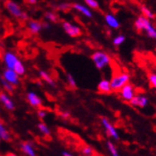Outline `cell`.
Here are the masks:
<instances>
[{"mask_svg": "<svg viewBox=\"0 0 156 156\" xmlns=\"http://www.w3.org/2000/svg\"><path fill=\"white\" fill-rule=\"evenodd\" d=\"M150 20L151 19H148L147 17L142 15L135 19L134 27L138 32L144 31L148 37H151L152 39H156V29Z\"/></svg>", "mask_w": 156, "mask_h": 156, "instance_id": "1", "label": "cell"}, {"mask_svg": "<svg viewBox=\"0 0 156 156\" xmlns=\"http://www.w3.org/2000/svg\"><path fill=\"white\" fill-rule=\"evenodd\" d=\"M91 59L94 62L95 67L98 70H103L110 64L111 58L107 53L104 51H96L92 54Z\"/></svg>", "mask_w": 156, "mask_h": 156, "instance_id": "2", "label": "cell"}, {"mask_svg": "<svg viewBox=\"0 0 156 156\" xmlns=\"http://www.w3.org/2000/svg\"><path fill=\"white\" fill-rule=\"evenodd\" d=\"M129 80H130V75L128 73L121 72L116 74V75H114L110 80V83L113 91L119 92V90L122 87L129 83Z\"/></svg>", "mask_w": 156, "mask_h": 156, "instance_id": "3", "label": "cell"}, {"mask_svg": "<svg viewBox=\"0 0 156 156\" xmlns=\"http://www.w3.org/2000/svg\"><path fill=\"white\" fill-rule=\"evenodd\" d=\"M5 7L11 15L16 18L26 19L27 16H28L27 13L22 10L21 7H20L16 2L12 1V0H7L5 2Z\"/></svg>", "mask_w": 156, "mask_h": 156, "instance_id": "4", "label": "cell"}, {"mask_svg": "<svg viewBox=\"0 0 156 156\" xmlns=\"http://www.w3.org/2000/svg\"><path fill=\"white\" fill-rule=\"evenodd\" d=\"M101 125H103V126L105 127V132L108 136L112 139H114V140H119V133L116 129V127L112 125V123L109 120L105 117H101Z\"/></svg>", "mask_w": 156, "mask_h": 156, "instance_id": "5", "label": "cell"}, {"mask_svg": "<svg viewBox=\"0 0 156 156\" xmlns=\"http://www.w3.org/2000/svg\"><path fill=\"white\" fill-rule=\"evenodd\" d=\"M119 93H120L121 98L123 99L125 101H127V103H129V101H131V99L135 96V95H136L135 94V88L130 83H126V85H124L123 87H122L119 90Z\"/></svg>", "mask_w": 156, "mask_h": 156, "instance_id": "6", "label": "cell"}, {"mask_svg": "<svg viewBox=\"0 0 156 156\" xmlns=\"http://www.w3.org/2000/svg\"><path fill=\"white\" fill-rule=\"evenodd\" d=\"M62 29L71 37H78L81 35V29L80 27L69 21H64L62 23Z\"/></svg>", "mask_w": 156, "mask_h": 156, "instance_id": "7", "label": "cell"}, {"mask_svg": "<svg viewBox=\"0 0 156 156\" xmlns=\"http://www.w3.org/2000/svg\"><path fill=\"white\" fill-rule=\"evenodd\" d=\"M20 76L18 74L13 70V69H11V68H6L4 71H3V74H2V79H4L5 80H7L8 83H12V85H18L19 83H20Z\"/></svg>", "mask_w": 156, "mask_h": 156, "instance_id": "8", "label": "cell"}, {"mask_svg": "<svg viewBox=\"0 0 156 156\" xmlns=\"http://www.w3.org/2000/svg\"><path fill=\"white\" fill-rule=\"evenodd\" d=\"M3 62H4L6 68L13 69L15 68V66L16 65V63L19 62V58L13 52L7 51L4 53V55H3Z\"/></svg>", "mask_w": 156, "mask_h": 156, "instance_id": "9", "label": "cell"}, {"mask_svg": "<svg viewBox=\"0 0 156 156\" xmlns=\"http://www.w3.org/2000/svg\"><path fill=\"white\" fill-rule=\"evenodd\" d=\"M129 104L134 107L145 108L148 105V99L145 95H135L129 101Z\"/></svg>", "mask_w": 156, "mask_h": 156, "instance_id": "10", "label": "cell"}, {"mask_svg": "<svg viewBox=\"0 0 156 156\" xmlns=\"http://www.w3.org/2000/svg\"><path fill=\"white\" fill-rule=\"evenodd\" d=\"M26 99L29 105H32L33 107H40L42 105V99L34 91H30L27 93Z\"/></svg>", "mask_w": 156, "mask_h": 156, "instance_id": "11", "label": "cell"}, {"mask_svg": "<svg viewBox=\"0 0 156 156\" xmlns=\"http://www.w3.org/2000/svg\"><path fill=\"white\" fill-rule=\"evenodd\" d=\"M0 103H1L6 109L8 110H13L16 107V105L13 103V101L11 99V97L8 94H6L4 92H0Z\"/></svg>", "mask_w": 156, "mask_h": 156, "instance_id": "12", "label": "cell"}, {"mask_svg": "<svg viewBox=\"0 0 156 156\" xmlns=\"http://www.w3.org/2000/svg\"><path fill=\"white\" fill-rule=\"evenodd\" d=\"M72 8L74 10H76L77 12H79L80 13H81L83 16H84L85 17L91 18L93 16V12L88 6H85V5L80 4V3H75V4L72 5Z\"/></svg>", "mask_w": 156, "mask_h": 156, "instance_id": "13", "label": "cell"}, {"mask_svg": "<svg viewBox=\"0 0 156 156\" xmlns=\"http://www.w3.org/2000/svg\"><path fill=\"white\" fill-rule=\"evenodd\" d=\"M97 89L99 92L103 93V94H109L113 91L110 80H106V79H103L101 80H100V83L97 85Z\"/></svg>", "mask_w": 156, "mask_h": 156, "instance_id": "14", "label": "cell"}, {"mask_svg": "<svg viewBox=\"0 0 156 156\" xmlns=\"http://www.w3.org/2000/svg\"><path fill=\"white\" fill-rule=\"evenodd\" d=\"M105 23L108 27H110L111 29H119L120 28V22L119 20L116 18L114 15L112 13H106L105 16Z\"/></svg>", "mask_w": 156, "mask_h": 156, "instance_id": "15", "label": "cell"}, {"mask_svg": "<svg viewBox=\"0 0 156 156\" xmlns=\"http://www.w3.org/2000/svg\"><path fill=\"white\" fill-rule=\"evenodd\" d=\"M27 26H28V29H29L30 33L33 34V35H37L43 28L42 23H40L39 21H37V20H34V19L29 20Z\"/></svg>", "mask_w": 156, "mask_h": 156, "instance_id": "16", "label": "cell"}, {"mask_svg": "<svg viewBox=\"0 0 156 156\" xmlns=\"http://www.w3.org/2000/svg\"><path fill=\"white\" fill-rule=\"evenodd\" d=\"M20 147H21V151L27 156H36L37 155L35 147H34V145L31 143V142H24Z\"/></svg>", "mask_w": 156, "mask_h": 156, "instance_id": "17", "label": "cell"}, {"mask_svg": "<svg viewBox=\"0 0 156 156\" xmlns=\"http://www.w3.org/2000/svg\"><path fill=\"white\" fill-rule=\"evenodd\" d=\"M38 75H39V78L41 79L43 81H45L47 84H49L50 86H53V87L56 86L55 80H54V78L50 75L48 72H46L44 70H40L38 72Z\"/></svg>", "mask_w": 156, "mask_h": 156, "instance_id": "18", "label": "cell"}, {"mask_svg": "<svg viewBox=\"0 0 156 156\" xmlns=\"http://www.w3.org/2000/svg\"><path fill=\"white\" fill-rule=\"evenodd\" d=\"M0 137H1V139L4 141H9L11 138V135H10L8 128L5 126L3 121L1 119H0Z\"/></svg>", "mask_w": 156, "mask_h": 156, "instance_id": "19", "label": "cell"}, {"mask_svg": "<svg viewBox=\"0 0 156 156\" xmlns=\"http://www.w3.org/2000/svg\"><path fill=\"white\" fill-rule=\"evenodd\" d=\"M37 128L43 135H45V136H50L51 135V130H50L49 126H47L45 123H43V122H41V123H39L37 125Z\"/></svg>", "mask_w": 156, "mask_h": 156, "instance_id": "20", "label": "cell"}, {"mask_svg": "<svg viewBox=\"0 0 156 156\" xmlns=\"http://www.w3.org/2000/svg\"><path fill=\"white\" fill-rule=\"evenodd\" d=\"M13 70H15L19 76H22L25 74L26 72V68H25V65L23 64V62H21V60L19 59V62L16 63V65L15 66V68H13Z\"/></svg>", "mask_w": 156, "mask_h": 156, "instance_id": "21", "label": "cell"}, {"mask_svg": "<svg viewBox=\"0 0 156 156\" xmlns=\"http://www.w3.org/2000/svg\"><path fill=\"white\" fill-rule=\"evenodd\" d=\"M106 147L108 148V151L110 152V154L112 156H118L119 155V152H118V150L117 147H115V145L113 144V142L111 141H107L106 142Z\"/></svg>", "mask_w": 156, "mask_h": 156, "instance_id": "22", "label": "cell"}, {"mask_svg": "<svg viewBox=\"0 0 156 156\" xmlns=\"http://www.w3.org/2000/svg\"><path fill=\"white\" fill-rule=\"evenodd\" d=\"M141 12H142V15L145 16L146 17H147L148 19H153L154 18V13L146 6H142L141 7Z\"/></svg>", "mask_w": 156, "mask_h": 156, "instance_id": "23", "label": "cell"}, {"mask_svg": "<svg viewBox=\"0 0 156 156\" xmlns=\"http://www.w3.org/2000/svg\"><path fill=\"white\" fill-rule=\"evenodd\" d=\"M1 83H2V86L4 87V89L8 93H12L15 91V85L8 83V81L5 80L4 79H1Z\"/></svg>", "mask_w": 156, "mask_h": 156, "instance_id": "24", "label": "cell"}, {"mask_svg": "<svg viewBox=\"0 0 156 156\" xmlns=\"http://www.w3.org/2000/svg\"><path fill=\"white\" fill-rule=\"evenodd\" d=\"M44 16H45V19H47L50 22H57L58 20V16L54 12H46Z\"/></svg>", "mask_w": 156, "mask_h": 156, "instance_id": "25", "label": "cell"}, {"mask_svg": "<svg viewBox=\"0 0 156 156\" xmlns=\"http://www.w3.org/2000/svg\"><path fill=\"white\" fill-rule=\"evenodd\" d=\"M125 41H126V37L124 35H118V36L115 37L112 40L113 45H115V46H120Z\"/></svg>", "mask_w": 156, "mask_h": 156, "instance_id": "26", "label": "cell"}, {"mask_svg": "<svg viewBox=\"0 0 156 156\" xmlns=\"http://www.w3.org/2000/svg\"><path fill=\"white\" fill-rule=\"evenodd\" d=\"M66 80H67V83L71 88H76L77 87V81L75 80V78L73 77L72 74H67L66 75Z\"/></svg>", "mask_w": 156, "mask_h": 156, "instance_id": "27", "label": "cell"}, {"mask_svg": "<svg viewBox=\"0 0 156 156\" xmlns=\"http://www.w3.org/2000/svg\"><path fill=\"white\" fill-rule=\"evenodd\" d=\"M81 153L85 156H91L94 154V150L90 147V146H84L81 147Z\"/></svg>", "mask_w": 156, "mask_h": 156, "instance_id": "28", "label": "cell"}, {"mask_svg": "<svg viewBox=\"0 0 156 156\" xmlns=\"http://www.w3.org/2000/svg\"><path fill=\"white\" fill-rule=\"evenodd\" d=\"M84 2H85L86 6L89 7L90 9L97 10L99 8V3L97 0H84Z\"/></svg>", "mask_w": 156, "mask_h": 156, "instance_id": "29", "label": "cell"}, {"mask_svg": "<svg viewBox=\"0 0 156 156\" xmlns=\"http://www.w3.org/2000/svg\"><path fill=\"white\" fill-rule=\"evenodd\" d=\"M148 81H150L151 85L156 89V73L148 74Z\"/></svg>", "mask_w": 156, "mask_h": 156, "instance_id": "30", "label": "cell"}, {"mask_svg": "<svg viewBox=\"0 0 156 156\" xmlns=\"http://www.w3.org/2000/svg\"><path fill=\"white\" fill-rule=\"evenodd\" d=\"M37 115L39 119H44L47 116V111L45 109H43V108H39L37 112Z\"/></svg>", "mask_w": 156, "mask_h": 156, "instance_id": "31", "label": "cell"}, {"mask_svg": "<svg viewBox=\"0 0 156 156\" xmlns=\"http://www.w3.org/2000/svg\"><path fill=\"white\" fill-rule=\"evenodd\" d=\"M71 8V5L69 3H62L58 6V9L60 11H68Z\"/></svg>", "mask_w": 156, "mask_h": 156, "instance_id": "32", "label": "cell"}, {"mask_svg": "<svg viewBox=\"0 0 156 156\" xmlns=\"http://www.w3.org/2000/svg\"><path fill=\"white\" fill-rule=\"evenodd\" d=\"M59 116H60V118H62L63 120H68L70 118L71 115H70V113L68 111H63V112H60Z\"/></svg>", "mask_w": 156, "mask_h": 156, "instance_id": "33", "label": "cell"}, {"mask_svg": "<svg viewBox=\"0 0 156 156\" xmlns=\"http://www.w3.org/2000/svg\"><path fill=\"white\" fill-rule=\"evenodd\" d=\"M62 156H72L73 154H72L71 152H69V151H64L62 152Z\"/></svg>", "mask_w": 156, "mask_h": 156, "instance_id": "34", "label": "cell"}, {"mask_svg": "<svg viewBox=\"0 0 156 156\" xmlns=\"http://www.w3.org/2000/svg\"><path fill=\"white\" fill-rule=\"evenodd\" d=\"M27 1H28V3L31 5H35L37 3V0H27Z\"/></svg>", "mask_w": 156, "mask_h": 156, "instance_id": "35", "label": "cell"}, {"mask_svg": "<svg viewBox=\"0 0 156 156\" xmlns=\"http://www.w3.org/2000/svg\"><path fill=\"white\" fill-rule=\"evenodd\" d=\"M1 140H2V139H1V137H0V143H1Z\"/></svg>", "mask_w": 156, "mask_h": 156, "instance_id": "36", "label": "cell"}, {"mask_svg": "<svg viewBox=\"0 0 156 156\" xmlns=\"http://www.w3.org/2000/svg\"><path fill=\"white\" fill-rule=\"evenodd\" d=\"M0 31H1V27H0Z\"/></svg>", "mask_w": 156, "mask_h": 156, "instance_id": "37", "label": "cell"}, {"mask_svg": "<svg viewBox=\"0 0 156 156\" xmlns=\"http://www.w3.org/2000/svg\"><path fill=\"white\" fill-rule=\"evenodd\" d=\"M0 40H1V39H0Z\"/></svg>", "mask_w": 156, "mask_h": 156, "instance_id": "38", "label": "cell"}]
</instances>
